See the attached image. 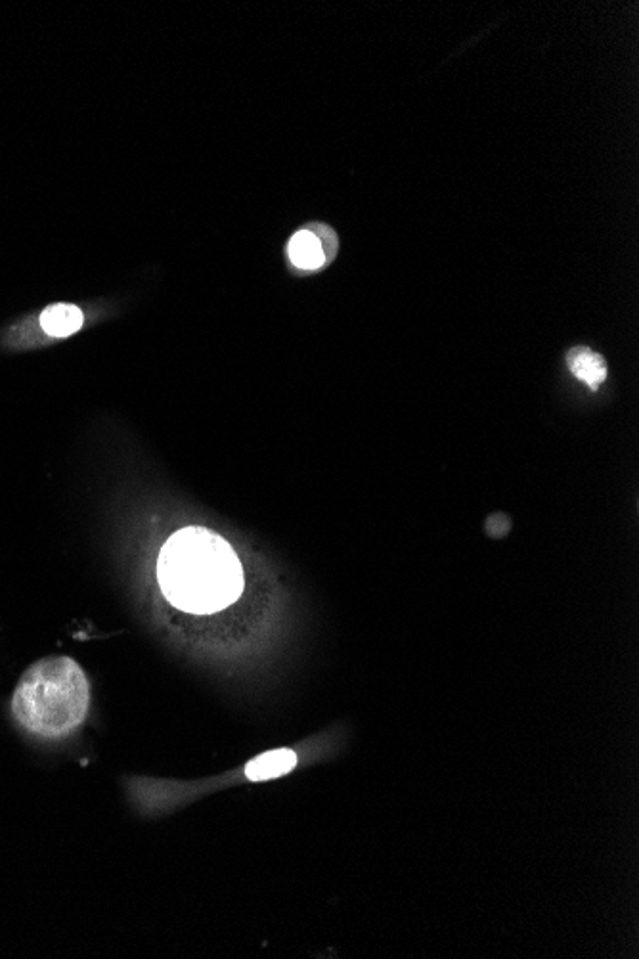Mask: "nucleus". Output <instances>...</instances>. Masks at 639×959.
<instances>
[{"mask_svg": "<svg viewBox=\"0 0 639 959\" xmlns=\"http://www.w3.org/2000/svg\"><path fill=\"white\" fill-rule=\"evenodd\" d=\"M157 582L165 600L184 613L211 615L242 596V561L228 540L207 527H184L163 544Z\"/></svg>", "mask_w": 639, "mask_h": 959, "instance_id": "f257e3e1", "label": "nucleus"}, {"mask_svg": "<svg viewBox=\"0 0 639 959\" xmlns=\"http://www.w3.org/2000/svg\"><path fill=\"white\" fill-rule=\"evenodd\" d=\"M89 707V680L69 657H48L31 665L12 697V711L23 728L50 739L77 730Z\"/></svg>", "mask_w": 639, "mask_h": 959, "instance_id": "f03ea898", "label": "nucleus"}, {"mask_svg": "<svg viewBox=\"0 0 639 959\" xmlns=\"http://www.w3.org/2000/svg\"><path fill=\"white\" fill-rule=\"evenodd\" d=\"M287 257L293 263V267L301 268V270H318V268L326 267L330 263L328 253L322 246L320 238L310 230L309 226L299 230L289 240Z\"/></svg>", "mask_w": 639, "mask_h": 959, "instance_id": "7ed1b4c3", "label": "nucleus"}, {"mask_svg": "<svg viewBox=\"0 0 639 959\" xmlns=\"http://www.w3.org/2000/svg\"><path fill=\"white\" fill-rule=\"evenodd\" d=\"M85 316L83 311L75 305L67 303H56L46 307L41 313V328L46 334L56 339H64L69 335L77 334L83 328Z\"/></svg>", "mask_w": 639, "mask_h": 959, "instance_id": "20e7f679", "label": "nucleus"}, {"mask_svg": "<svg viewBox=\"0 0 639 959\" xmlns=\"http://www.w3.org/2000/svg\"><path fill=\"white\" fill-rule=\"evenodd\" d=\"M295 764L297 755L291 749H276L251 760L245 766V776L251 781L274 780L291 772Z\"/></svg>", "mask_w": 639, "mask_h": 959, "instance_id": "39448f33", "label": "nucleus"}, {"mask_svg": "<svg viewBox=\"0 0 639 959\" xmlns=\"http://www.w3.org/2000/svg\"><path fill=\"white\" fill-rule=\"evenodd\" d=\"M567 364L576 380L584 381L592 391L607 378V362L588 347H574L567 355Z\"/></svg>", "mask_w": 639, "mask_h": 959, "instance_id": "423d86ee", "label": "nucleus"}, {"mask_svg": "<svg viewBox=\"0 0 639 959\" xmlns=\"http://www.w3.org/2000/svg\"><path fill=\"white\" fill-rule=\"evenodd\" d=\"M309 228L320 238L322 246H324L326 253H328V259L331 261V259L335 257V253H337V246H339L335 232L331 230L330 226H326V224H309Z\"/></svg>", "mask_w": 639, "mask_h": 959, "instance_id": "0eeeda50", "label": "nucleus"}]
</instances>
